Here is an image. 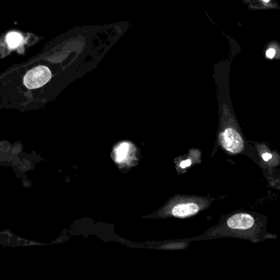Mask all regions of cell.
I'll return each instance as SVG.
<instances>
[{
    "instance_id": "obj_3",
    "label": "cell",
    "mask_w": 280,
    "mask_h": 280,
    "mask_svg": "<svg viewBox=\"0 0 280 280\" xmlns=\"http://www.w3.org/2000/svg\"><path fill=\"white\" fill-rule=\"evenodd\" d=\"M255 224V220L247 214H236L227 219V224L232 229L246 230L251 227Z\"/></svg>"
},
{
    "instance_id": "obj_5",
    "label": "cell",
    "mask_w": 280,
    "mask_h": 280,
    "mask_svg": "<svg viewBox=\"0 0 280 280\" xmlns=\"http://www.w3.org/2000/svg\"><path fill=\"white\" fill-rule=\"evenodd\" d=\"M129 146H130L129 144L124 142L120 144L117 147V149H115V159L118 162H122L126 159L129 150Z\"/></svg>"
},
{
    "instance_id": "obj_4",
    "label": "cell",
    "mask_w": 280,
    "mask_h": 280,
    "mask_svg": "<svg viewBox=\"0 0 280 280\" xmlns=\"http://www.w3.org/2000/svg\"><path fill=\"white\" fill-rule=\"evenodd\" d=\"M199 211V206L195 203H184L178 204L173 208L172 214L176 217H187L195 215Z\"/></svg>"
},
{
    "instance_id": "obj_10",
    "label": "cell",
    "mask_w": 280,
    "mask_h": 280,
    "mask_svg": "<svg viewBox=\"0 0 280 280\" xmlns=\"http://www.w3.org/2000/svg\"><path fill=\"white\" fill-rule=\"evenodd\" d=\"M264 1H265V3H268V2H269L270 0H264Z\"/></svg>"
},
{
    "instance_id": "obj_8",
    "label": "cell",
    "mask_w": 280,
    "mask_h": 280,
    "mask_svg": "<svg viewBox=\"0 0 280 280\" xmlns=\"http://www.w3.org/2000/svg\"><path fill=\"white\" fill-rule=\"evenodd\" d=\"M191 164V161L190 159H187V160H184V161L181 163L180 166L182 168H187L188 166H190Z\"/></svg>"
},
{
    "instance_id": "obj_9",
    "label": "cell",
    "mask_w": 280,
    "mask_h": 280,
    "mask_svg": "<svg viewBox=\"0 0 280 280\" xmlns=\"http://www.w3.org/2000/svg\"><path fill=\"white\" fill-rule=\"evenodd\" d=\"M262 158H263V159H264L265 161H268V160H269V159L272 158V155H271L270 154H269V153H265V154L262 155Z\"/></svg>"
},
{
    "instance_id": "obj_7",
    "label": "cell",
    "mask_w": 280,
    "mask_h": 280,
    "mask_svg": "<svg viewBox=\"0 0 280 280\" xmlns=\"http://www.w3.org/2000/svg\"><path fill=\"white\" fill-rule=\"evenodd\" d=\"M275 55V50L274 49H269V50H267V52H266V56L269 58V59H273Z\"/></svg>"
},
{
    "instance_id": "obj_2",
    "label": "cell",
    "mask_w": 280,
    "mask_h": 280,
    "mask_svg": "<svg viewBox=\"0 0 280 280\" xmlns=\"http://www.w3.org/2000/svg\"><path fill=\"white\" fill-rule=\"evenodd\" d=\"M222 146L232 153H239L243 149V140L239 133L233 128L225 129L220 135Z\"/></svg>"
},
{
    "instance_id": "obj_6",
    "label": "cell",
    "mask_w": 280,
    "mask_h": 280,
    "mask_svg": "<svg viewBox=\"0 0 280 280\" xmlns=\"http://www.w3.org/2000/svg\"><path fill=\"white\" fill-rule=\"evenodd\" d=\"M7 42L11 49H16L22 43V36L17 32H11L7 36Z\"/></svg>"
},
{
    "instance_id": "obj_1",
    "label": "cell",
    "mask_w": 280,
    "mask_h": 280,
    "mask_svg": "<svg viewBox=\"0 0 280 280\" xmlns=\"http://www.w3.org/2000/svg\"><path fill=\"white\" fill-rule=\"evenodd\" d=\"M51 78V72L47 67L40 66L30 70L24 77V84L29 89L43 86Z\"/></svg>"
}]
</instances>
